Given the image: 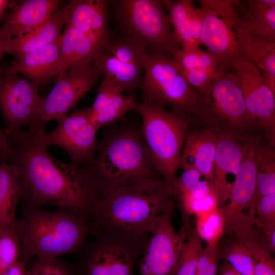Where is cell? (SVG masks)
Here are the masks:
<instances>
[{"instance_id": "3957f363", "label": "cell", "mask_w": 275, "mask_h": 275, "mask_svg": "<svg viewBox=\"0 0 275 275\" xmlns=\"http://www.w3.org/2000/svg\"><path fill=\"white\" fill-rule=\"evenodd\" d=\"M98 149L97 157L84 167L98 194L145 182L164 180L141 130L126 128L107 134L102 138Z\"/></svg>"}, {"instance_id": "f1b7e54d", "label": "cell", "mask_w": 275, "mask_h": 275, "mask_svg": "<svg viewBox=\"0 0 275 275\" xmlns=\"http://www.w3.org/2000/svg\"><path fill=\"white\" fill-rule=\"evenodd\" d=\"M20 200L17 170L8 163H0V225L17 223L16 208Z\"/></svg>"}, {"instance_id": "ffe728a7", "label": "cell", "mask_w": 275, "mask_h": 275, "mask_svg": "<svg viewBox=\"0 0 275 275\" xmlns=\"http://www.w3.org/2000/svg\"><path fill=\"white\" fill-rule=\"evenodd\" d=\"M57 76L73 68L93 64L108 47L85 33L65 24Z\"/></svg>"}, {"instance_id": "b9f144b4", "label": "cell", "mask_w": 275, "mask_h": 275, "mask_svg": "<svg viewBox=\"0 0 275 275\" xmlns=\"http://www.w3.org/2000/svg\"><path fill=\"white\" fill-rule=\"evenodd\" d=\"M184 171L177 178L175 185L176 191L189 192L201 181L202 174L194 168L183 169Z\"/></svg>"}, {"instance_id": "9c48e42d", "label": "cell", "mask_w": 275, "mask_h": 275, "mask_svg": "<svg viewBox=\"0 0 275 275\" xmlns=\"http://www.w3.org/2000/svg\"><path fill=\"white\" fill-rule=\"evenodd\" d=\"M175 204L171 200L156 218L139 262L141 275H172L188 236L183 226L176 231L173 224Z\"/></svg>"}, {"instance_id": "836d02e7", "label": "cell", "mask_w": 275, "mask_h": 275, "mask_svg": "<svg viewBox=\"0 0 275 275\" xmlns=\"http://www.w3.org/2000/svg\"><path fill=\"white\" fill-rule=\"evenodd\" d=\"M16 225L17 223L0 225V274L19 259L20 242Z\"/></svg>"}, {"instance_id": "5b68a950", "label": "cell", "mask_w": 275, "mask_h": 275, "mask_svg": "<svg viewBox=\"0 0 275 275\" xmlns=\"http://www.w3.org/2000/svg\"><path fill=\"white\" fill-rule=\"evenodd\" d=\"M136 110L142 120L141 133L157 168L175 190L188 124L187 117L167 109L144 94Z\"/></svg>"}, {"instance_id": "30bf717a", "label": "cell", "mask_w": 275, "mask_h": 275, "mask_svg": "<svg viewBox=\"0 0 275 275\" xmlns=\"http://www.w3.org/2000/svg\"><path fill=\"white\" fill-rule=\"evenodd\" d=\"M198 93L199 101L196 115L240 129L257 125L246 109L235 74L222 73Z\"/></svg>"}, {"instance_id": "8992f818", "label": "cell", "mask_w": 275, "mask_h": 275, "mask_svg": "<svg viewBox=\"0 0 275 275\" xmlns=\"http://www.w3.org/2000/svg\"><path fill=\"white\" fill-rule=\"evenodd\" d=\"M116 16L123 36L140 41L150 52H161L172 59L180 48L162 1H119Z\"/></svg>"}, {"instance_id": "7c38bea8", "label": "cell", "mask_w": 275, "mask_h": 275, "mask_svg": "<svg viewBox=\"0 0 275 275\" xmlns=\"http://www.w3.org/2000/svg\"><path fill=\"white\" fill-rule=\"evenodd\" d=\"M203 12L200 44L217 59L218 67L231 72L235 62L242 58L231 21L233 0L198 1Z\"/></svg>"}, {"instance_id": "ab89813d", "label": "cell", "mask_w": 275, "mask_h": 275, "mask_svg": "<svg viewBox=\"0 0 275 275\" xmlns=\"http://www.w3.org/2000/svg\"><path fill=\"white\" fill-rule=\"evenodd\" d=\"M224 72L219 69H194L178 72L198 92L203 91L212 81Z\"/></svg>"}, {"instance_id": "6da1fadb", "label": "cell", "mask_w": 275, "mask_h": 275, "mask_svg": "<svg viewBox=\"0 0 275 275\" xmlns=\"http://www.w3.org/2000/svg\"><path fill=\"white\" fill-rule=\"evenodd\" d=\"M8 136L13 150L7 163L18 172L23 208L53 205L88 222L98 193L85 168L58 160L28 130Z\"/></svg>"}, {"instance_id": "f6af8a7d", "label": "cell", "mask_w": 275, "mask_h": 275, "mask_svg": "<svg viewBox=\"0 0 275 275\" xmlns=\"http://www.w3.org/2000/svg\"><path fill=\"white\" fill-rule=\"evenodd\" d=\"M265 244L270 253H275V226L258 228Z\"/></svg>"}, {"instance_id": "681fc988", "label": "cell", "mask_w": 275, "mask_h": 275, "mask_svg": "<svg viewBox=\"0 0 275 275\" xmlns=\"http://www.w3.org/2000/svg\"><path fill=\"white\" fill-rule=\"evenodd\" d=\"M236 271L228 262L223 263L219 268V275H239Z\"/></svg>"}, {"instance_id": "ee69618b", "label": "cell", "mask_w": 275, "mask_h": 275, "mask_svg": "<svg viewBox=\"0 0 275 275\" xmlns=\"http://www.w3.org/2000/svg\"><path fill=\"white\" fill-rule=\"evenodd\" d=\"M12 146L8 136L0 128V163H7L12 153Z\"/></svg>"}, {"instance_id": "2e32d148", "label": "cell", "mask_w": 275, "mask_h": 275, "mask_svg": "<svg viewBox=\"0 0 275 275\" xmlns=\"http://www.w3.org/2000/svg\"><path fill=\"white\" fill-rule=\"evenodd\" d=\"M233 70L248 111L257 125L274 134L275 95L265 84L260 69L250 62L240 58L235 62Z\"/></svg>"}, {"instance_id": "9a60e30c", "label": "cell", "mask_w": 275, "mask_h": 275, "mask_svg": "<svg viewBox=\"0 0 275 275\" xmlns=\"http://www.w3.org/2000/svg\"><path fill=\"white\" fill-rule=\"evenodd\" d=\"M256 173L255 144L247 143L229 203L221 207L224 217L225 234L235 236L244 228L252 226L247 217L255 192Z\"/></svg>"}, {"instance_id": "44dd1931", "label": "cell", "mask_w": 275, "mask_h": 275, "mask_svg": "<svg viewBox=\"0 0 275 275\" xmlns=\"http://www.w3.org/2000/svg\"><path fill=\"white\" fill-rule=\"evenodd\" d=\"M139 101L133 95H124L109 81L103 79L92 106V120L99 129L122 118L129 111L136 109Z\"/></svg>"}, {"instance_id": "4dcf8cb0", "label": "cell", "mask_w": 275, "mask_h": 275, "mask_svg": "<svg viewBox=\"0 0 275 275\" xmlns=\"http://www.w3.org/2000/svg\"><path fill=\"white\" fill-rule=\"evenodd\" d=\"M106 51L121 62L143 66L150 53L140 41L129 36H123L113 41Z\"/></svg>"}, {"instance_id": "e575fe53", "label": "cell", "mask_w": 275, "mask_h": 275, "mask_svg": "<svg viewBox=\"0 0 275 275\" xmlns=\"http://www.w3.org/2000/svg\"><path fill=\"white\" fill-rule=\"evenodd\" d=\"M172 59L177 72L194 69H221L216 58L200 48L191 51L179 48Z\"/></svg>"}, {"instance_id": "d4e9b609", "label": "cell", "mask_w": 275, "mask_h": 275, "mask_svg": "<svg viewBox=\"0 0 275 275\" xmlns=\"http://www.w3.org/2000/svg\"><path fill=\"white\" fill-rule=\"evenodd\" d=\"M216 137L209 130L194 132L187 139L182 152L180 166L194 168L212 183Z\"/></svg>"}, {"instance_id": "c3c4849f", "label": "cell", "mask_w": 275, "mask_h": 275, "mask_svg": "<svg viewBox=\"0 0 275 275\" xmlns=\"http://www.w3.org/2000/svg\"><path fill=\"white\" fill-rule=\"evenodd\" d=\"M260 73L266 86L268 87L275 95V75L261 70Z\"/></svg>"}, {"instance_id": "ac0fdd59", "label": "cell", "mask_w": 275, "mask_h": 275, "mask_svg": "<svg viewBox=\"0 0 275 275\" xmlns=\"http://www.w3.org/2000/svg\"><path fill=\"white\" fill-rule=\"evenodd\" d=\"M168 11L173 37L181 49L191 51L200 48L203 12L191 0H162Z\"/></svg>"}, {"instance_id": "5bb4252c", "label": "cell", "mask_w": 275, "mask_h": 275, "mask_svg": "<svg viewBox=\"0 0 275 275\" xmlns=\"http://www.w3.org/2000/svg\"><path fill=\"white\" fill-rule=\"evenodd\" d=\"M39 86L8 68L0 71V111L7 136L35 119L43 99Z\"/></svg>"}, {"instance_id": "74e56055", "label": "cell", "mask_w": 275, "mask_h": 275, "mask_svg": "<svg viewBox=\"0 0 275 275\" xmlns=\"http://www.w3.org/2000/svg\"><path fill=\"white\" fill-rule=\"evenodd\" d=\"M26 275H77L74 265L58 257H37Z\"/></svg>"}, {"instance_id": "816d5d0a", "label": "cell", "mask_w": 275, "mask_h": 275, "mask_svg": "<svg viewBox=\"0 0 275 275\" xmlns=\"http://www.w3.org/2000/svg\"><path fill=\"white\" fill-rule=\"evenodd\" d=\"M240 275H242V274H241L240 273Z\"/></svg>"}, {"instance_id": "f546056e", "label": "cell", "mask_w": 275, "mask_h": 275, "mask_svg": "<svg viewBox=\"0 0 275 275\" xmlns=\"http://www.w3.org/2000/svg\"><path fill=\"white\" fill-rule=\"evenodd\" d=\"M236 240L244 244L253 260L254 275H275V261L259 232L254 226L240 230Z\"/></svg>"}, {"instance_id": "d6a6232c", "label": "cell", "mask_w": 275, "mask_h": 275, "mask_svg": "<svg viewBox=\"0 0 275 275\" xmlns=\"http://www.w3.org/2000/svg\"><path fill=\"white\" fill-rule=\"evenodd\" d=\"M196 228L198 236L207 244L219 243L224 234V217L222 208L195 215Z\"/></svg>"}, {"instance_id": "83f0119b", "label": "cell", "mask_w": 275, "mask_h": 275, "mask_svg": "<svg viewBox=\"0 0 275 275\" xmlns=\"http://www.w3.org/2000/svg\"><path fill=\"white\" fill-rule=\"evenodd\" d=\"M93 64L100 76L109 81L121 93L133 92L141 87L143 66L121 62L106 50Z\"/></svg>"}, {"instance_id": "52a82bcc", "label": "cell", "mask_w": 275, "mask_h": 275, "mask_svg": "<svg viewBox=\"0 0 275 275\" xmlns=\"http://www.w3.org/2000/svg\"><path fill=\"white\" fill-rule=\"evenodd\" d=\"M77 252V275H134L136 262L148 239L100 233Z\"/></svg>"}, {"instance_id": "60d3db41", "label": "cell", "mask_w": 275, "mask_h": 275, "mask_svg": "<svg viewBox=\"0 0 275 275\" xmlns=\"http://www.w3.org/2000/svg\"><path fill=\"white\" fill-rule=\"evenodd\" d=\"M254 225L258 228L275 226V193L259 200L256 206Z\"/></svg>"}, {"instance_id": "4fadbf2b", "label": "cell", "mask_w": 275, "mask_h": 275, "mask_svg": "<svg viewBox=\"0 0 275 275\" xmlns=\"http://www.w3.org/2000/svg\"><path fill=\"white\" fill-rule=\"evenodd\" d=\"M99 77L93 64L73 68L57 76L54 86L48 95L43 97L36 117L28 129H42L49 121H60L92 89Z\"/></svg>"}, {"instance_id": "bcb514c9", "label": "cell", "mask_w": 275, "mask_h": 275, "mask_svg": "<svg viewBox=\"0 0 275 275\" xmlns=\"http://www.w3.org/2000/svg\"><path fill=\"white\" fill-rule=\"evenodd\" d=\"M27 270L26 263L18 260L0 275H26Z\"/></svg>"}, {"instance_id": "4316f807", "label": "cell", "mask_w": 275, "mask_h": 275, "mask_svg": "<svg viewBox=\"0 0 275 275\" xmlns=\"http://www.w3.org/2000/svg\"><path fill=\"white\" fill-rule=\"evenodd\" d=\"M232 24L238 42L242 58L256 66L261 71L275 75V41L250 32L239 23L234 8Z\"/></svg>"}, {"instance_id": "ba28073f", "label": "cell", "mask_w": 275, "mask_h": 275, "mask_svg": "<svg viewBox=\"0 0 275 275\" xmlns=\"http://www.w3.org/2000/svg\"><path fill=\"white\" fill-rule=\"evenodd\" d=\"M143 74L140 88L148 98L185 117L196 114L198 92L178 73L170 57L161 52H150Z\"/></svg>"}, {"instance_id": "f35d334b", "label": "cell", "mask_w": 275, "mask_h": 275, "mask_svg": "<svg viewBox=\"0 0 275 275\" xmlns=\"http://www.w3.org/2000/svg\"><path fill=\"white\" fill-rule=\"evenodd\" d=\"M221 251L219 243L207 244L203 248L199 257L195 275H217Z\"/></svg>"}, {"instance_id": "d6986e66", "label": "cell", "mask_w": 275, "mask_h": 275, "mask_svg": "<svg viewBox=\"0 0 275 275\" xmlns=\"http://www.w3.org/2000/svg\"><path fill=\"white\" fill-rule=\"evenodd\" d=\"M236 139L227 134L216 137L213 185L219 200V207L228 200L232 186L227 181L229 176L235 178L239 171L246 149Z\"/></svg>"}, {"instance_id": "7bdbcfd3", "label": "cell", "mask_w": 275, "mask_h": 275, "mask_svg": "<svg viewBox=\"0 0 275 275\" xmlns=\"http://www.w3.org/2000/svg\"><path fill=\"white\" fill-rule=\"evenodd\" d=\"M214 190L213 184L204 179V180H201L190 191L184 193H187L193 198L199 199L207 196Z\"/></svg>"}, {"instance_id": "484cf974", "label": "cell", "mask_w": 275, "mask_h": 275, "mask_svg": "<svg viewBox=\"0 0 275 275\" xmlns=\"http://www.w3.org/2000/svg\"><path fill=\"white\" fill-rule=\"evenodd\" d=\"M65 25L64 7L58 9L45 23L25 34L11 38L5 46L6 53L17 59L42 48L53 42Z\"/></svg>"}, {"instance_id": "8fae6325", "label": "cell", "mask_w": 275, "mask_h": 275, "mask_svg": "<svg viewBox=\"0 0 275 275\" xmlns=\"http://www.w3.org/2000/svg\"><path fill=\"white\" fill-rule=\"evenodd\" d=\"M45 147L56 146L69 155L71 162L87 166L94 159L98 149L96 134L98 129L92 121L91 108L75 109L58 121L56 128L47 132L45 128L30 130Z\"/></svg>"}, {"instance_id": "1f68e13d", "label": "cell", "mask_w": 275, "mask_h": 275, "mask_svg": "<svg viewBox=\"0 0 275 275\" xmlns=\"http://www.w3.org/2000/svg\"><path fill=\"white\" fill-rule=\"evenodd\" d=\"M188 236L179 261L172 275H195L200 254L203 248L202 240L190 224L184 226Z\"/></svg>"}, {"instance_id": "8d00e7d4", "label": "cell", "mask_w": 275, "mask_h": 275, "mask_svg": "<svg viewBox=\"0 0 275 275\" xmlns=\"http://www.w3.org/2000/svg\"><path fill=\"white\" fill-rule=\"evenodd\" d=\"M220 258L227 261L242 275H254L252 255L246 246L236 240L221 251Z\"/></svg>"}, {"instance_id": "7dc6e473", "label": "cell", "mask_w": 275, "mask_h": 275, "mask_svg": "<svg viewBox=\"0 0 275 275\" xmlns=\"http://www.w3.org/2000/svg\"><path fill=\"white\" fill-rule=\"evenodd\" d=\"M11 36L6 26L3 24L0 28V61L6 53L5 46Z\"/></svg>"}, {"instance_id": "d590c367", "label": "cell", "mask_w": 275, "mask_h": 275, "mask_svg": "<svg viewBox=\"0 0 275 275\" xmlns=\"http://www.w3.org/2000/svg\"><path fill=\"white\" fill-rule=\"evenodd\" d=\"M180 203L183 223L189 222V216L212 211L219 207L218 196L214 190L207 196L194 199L184 192H175Z\"/></svg>"}, {"instance_id": "7402d4cb", "label": "cell", "mask_w": 275, "mask_h": 275, "mask_svg": "<svg viewBox=\"0 0 275 275\" xmlns=\"http://www.w3.org/2000/svg\"><path fill=\"white\" fill-rule=\"evenodd\" d=\"M62 34L47 46L19 58L9 67L39 86L57 76Z\"/></svg>"}, {"instance_id": "277c9868", "label": "cell", "mask_w": 275, "mask_h": 275, "mask_svg": "<svg viewBox=\"0 0 275 275\" xmlns=\"http://www.w3.org/2000/svg\"><path fill=\"white\" fill-rule=\"evenodd\" d=\"M23 211L16 228L19 260L26 263L34 257H58L77 252L90 234L88 222L70 211H48L41 208H23Z\"/></svg>"}, {"instance_id": "f907efd6", "label": "cell", "mask_w": 275, "mask_h": 275, "mask_svg": "<svg viewBox=\"0 0 275 275\" xmlns=\"http://www.w3.org/2000/svg\"><path fill=\"white\" fill-rule=\"evenodd\" d=\"M9 3L7 0H0V22L4 19L5 11Z\"/></svg>"}, {"instance_id": "cb8c5ba5", "label": "cell", "mask_w": 275, "mask_h": 275, "mask_svg": "<svg viewBox=\"0 0 275 275\" xmlns=\"http://www.w3.org/2000/svg\"><path fill=\"white\" fill-rule=\"evenodd\" d=\"M240 24L255 35L275 41L274 0H233Z\"/></svg>"}, {"instance_id": "e0dca14e", "label": "cell", "mask_w": 275, "mask_h": 275, "mask_svg": "<svg viewBox=\"0 0 275 275\" xmlns=\"http://www.w3.org/2000/svg\"><path fill=\"white\" fill-rule=\"evenodd\" d=\"M108 1L72 0L64 7L65 24L107 47L113 41L107 24Z\"/></svg>"}, {"instance_id": "603a6c76", "label": "cell", "mask_w": 275, "mask_h": 275, "mask_svg": "<svg viewBox=\"0 0 275 275\" xmlns=\"http://www.w3.org/2000/svg\"><path fill=\"white\" fill-rule=\"evenodd\" d=\"M59 0H27L14 7L4 24L15 37L28 33L45 23L58 9Z\"/></svg>"}, {"instance_id": "7a4b0ae2", "label": "cell", "mask_w": 275, "mask_h": 275, "mask_svg": "<svg viewBox=\"0 0 275 275\" xmlns=\"http://www.w3.org/2000/svg\"><path fill=\"white\" fill-rule=\"evenodd\" d=\"M98 195L88 221L90 234H120L148 239L156 218L176 194L164 180H159Z\"/></svg>"}]
</instances>
